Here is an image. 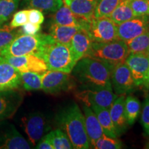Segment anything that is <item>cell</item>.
Masks as SVG:
<instances>
[{"instance_id":"cell-1","label":"cell","mask_w":149,"mask_h":149,"mask_svg":"<svg viewBox=\"0 0 149 149\" xmlns=\"http://www.w3.org/2000/svg\"><path fill=\"white\" fill-rule=\"evenodd\" d=\"M57 124L69 137L75 149L91 148L86 130L84 116L76 103L67 106L57 113Z\"/></svg>"},{"instance_id":"cell-2","label":"cell","mask_w":149,"mask_h":149,"mask_svg":"<svg viewBox=\"0 0 149 149\" xmlns=\"http://www.w3.org/2000/svg\"><path fill=\"white\" fill-rule=\"evenodd\" d=\"M113 68L95 59L85 57L76 63L72 74L81 86L108 87L111 85Z\"/></svg>"},{"instance_id":"cell-3","label":"cell","mask_w":149,"mask_h":149,"mask_svg":"<svg viewBox=\"0 0 149 149\" xmlns=\"http://www.w3.org/2000/svg\"><path fill=\"white\" fill-rule=\"evenodd\" d=\"M45 62L48 70L71 73L77 61L70 52L69 46L49 38L35 54Z\"/></svg>"},{"instance_id":"cell-4","label":"cell","mask_w":149,"mask_h":149,"mask_svg":"<svg viewBox=\"0 0 149 149\" xmlns=\"http://www.w3.org/2000/svg\"><path fill=\"white\" fill-rule=\"evenodd\" d=\"M129 54L125 42L117 40L109 42H93L86 57L102 61L113 68L117 65L125 62Z\"/></svg>"},{"instance_id":"cell-5","label":"cell","mask_w":149,"mask_h":149,"mask_svg":"<svg viewBox=\"0 0 149 149\" xmlns=\"http://www.w3.org/2000/svg\"><path fill=\"white\" fill-rule=\"evenodd\" d=\"M74 95L78 101L91 107L95 104L107 109H110L117 98L112 86L99 87L81 86L74 91Z\"/></svg>"},{"instance_id":"cell-6","label":"cell","mask_w":149,"mask_h":149,"mask_svg":"<svg viewBox=\"0 0 149 149\" xmlns=\"http://www.w3.org/2000/svg\"><path fill=\"white\" fill-rule=\"evenodd\" d=\"M48 38L49 34H19L0 53V56L19 57L28 54H35Z\"/></svg>"},{"instance_id":"cell-7","label":"cell","mask_w":149,"mask_h":149,"mask_svg":"<svg viewBox=\"0 0 149 149\" xmlns=\"http://www.w3.org/2000/svg\"><path fill=\"white\" fill-rule=\"evenodd\" d=\"M77 80L70 73L51 70L42 73V89L49 94L74 91L77 87Z\"/></svg>"},{"instance_id":"cell-8","label":"cell","mask_w":149,"mask_h":149,"mask_svg":"<svg viewBox=\"0 0 149 149\" xmlns=\"http://www.w3.org/2000/svg\"><path fill=\"white\" fill-rule=\"evenodd\" d=\"M83 30L86 31L95 42H109L119 40L117 25L109 17H95Z\"/></svg>"},{"instance_id":"cell-9","label":"cell","mask_w":149,"mask_h":149,"mask_svg":"<svg viewBox=\"0 0 149 149\" xmlns=\"http://www.w3.org/2000/svg\"><path fill=\"white\" fill-rule=\"evenodd\" d=\"M111 81L113 92L117 95L133 93L137 87L125 62L117 65L112 69Z\"/></svg>"},{"instance_id":"cell-10","label":"cell","mask_w":149,"mask_h":149,"mask_svg":"<svg viewBox=\"0 0 149 149\" xmlns=\"http://www.w3.org/2000/svg\"><path fill=\"white\" fill-rule=\"evenodd\" d=\"M0 61L8 63L19 72H34L42 74L48 70L45 62L35 54H28L19 57L0 56Z\"/></svg>"},{"instance_id":"cell-11","label":"cell","mask_w":149,"mask_h":149,"mask_svg":"<svg viewBox=\"0 0 149 149\" xmlns=\"http://www.w3.org/2000/svg\"><path fill=\"white\" fill-rule=\"evenodd\" d=\"M29 149V143L8 122H0V149Z\"/></svg>"},{"instance_id":"cell-12","label":"cell","mask_w":149,"mask_h":149,"mask_svg":"<svg viewBox=\"0 0 149 149\" xmlns=\"http://www.w3.org/2000/svg\"><path fill=\"white\" fill-rule=\"evenodd\" d=\"M25 132L33 145L42 139L51 129L46 117L42 113H33L23 118Z\"/></svg>"},{"instance_id":"cell-13","label":"cell","mask_w":149,"mask_h":149,"mask_svg":"<svg viewBox=\"0 0 149 149\" xmlns=\"http://www.w3.org/2000/svg\"><path fill=\"white\" fill-rule=\"evenodd\" d=\"M147 32H149V16L135 17L117 25L118 38L124 42Z\"/></svg>"},{"instance_id":"cell-14","label":"cell","mask_w":149,"mask_h":149,"mask_svg":"<svg viewBox=\"0 0 149 149\" xmlns=\"http://www.w3.org/2000/svg\"><path fill=\"white\" fill-rule=\"evenodd\" d=\"M131 72L136 86H142L144 78L149 70V55L148 53H130L125 60Z\"/></svg>"},{"instance_id":"cell-15","label":"cell","mask_w":149,"mask_h":149,"mask_svg":"<svg viewBox=\"0 0 149 149\" xmlns=\"http://www.w3.org/2000/svg\"><path fill=\"white\" fill-rule=\"evenodd\" d=\"M97 0H64L63 3L69 7L81 24V29L95 17Z\"/></svg>"},{"instance_id":"cell-16","label":"cell","mask_w":149,"mask_h":149,"mask_svg":"<svg viewBox=\"0 0 149 149\" xmlns=\"http://www.w3.org/2000/svg\"><path fill=\"white\" fill-rule=\"evenodd\" d=\"M22 102V95L15 90L0 91V122L12 116Z\"/></svg>"},{"instance_id":"cell-17","label":"cell","mask_w":149,"mask_h":149,"mask_svg":"<svg viewBox=\"0 0 149 149\" xmlns=\"http://www.w3.org/2000/svg\"><path fill=\"white\" fill-rule=\"evenodd\" d=\"M21 84L20 72L8 63L0 61V91L15 90Z\"/></svg>"},{"instance_id":"cell-18","label":"cell","mask_w":149,"mask_h":149,"mask_svg":"<svg viewBox=\"0 0 149 149\" xmlns=\"http://www.w3.org/2000/svg\"><path fill=\"white\" fill-rule=\"evenodd\" d=\"M93 40L86 31L79 29L72 37L69 44V48L74 60L77 61L85 57L90 51Z\"/></svg>"},{"instance_id":"cell-19","label":"cell","mask_w":149,"mask_h":149,"mask_svg":"<svg viewBox=\"0 0 149 149\" xmlns=\"http://www.w3.org/2000/svg\"><path fill=\"white\" fill-rule=\"evenodd\" d=\"M124 102L125 95H118L109 109L110 115L115 126L117 137L125 133L128 126L124 111Z\"/></svg>"},{"instance_id":"cell-20","label":"cell","mask_w":149,"mask_h":149,"mask_svg":"<svg viewBox=\"0 0 149 149\" xmlns=\"http://www.w3.org/2000/svg\"><path fill=\"white\" fill-rule=\"evenodd\" d=\"M82 109L84 116L86 130L90 141L91 148L95 141L104 135L103 130L96 115L91 107L83 104Z\"/></svg>"},{"instance_id":"cell-21","label":"cell","mask_w":149,"mask_h":149,"mask_svg":"<svg viewBox=\"0 0 149 149\" xmlns=\"http://www.w3.org/2000/svg\"><path fill=\"white\" fill-rule=\"evenodd\" d=\"M79 27L59 25L53 23L49 29V35L55 42L69 46L71 39L79 31Z\"/></svg>"},{"instance_id":"cell-22","label":"cell","mask_w":149,"mask_h":149,"mask_svg":"<svg viewBox=\"0 0 149 149\" xmlns=\"http://www.w3.org/2000/svg\"><path fill=\"white\" fill-rule=\"evenodd\" d=\"M91 108L97 117L104 135L113 137V138H117V135L115 126L112 121L111 115H110L109 110L99 107L97 105H95V104L91 106Z\"/></svg>"},{"instance_id":"cell-23","label":"cell","mask_w":149,"mask_h":149,"mask_svg":"<svg viewBox=\"0 0 149 149\" xmlns=\"http://www.w3.org/2000/svg\"><path fill=\"white\" fill-rule=\"evenodd\" d=\"M53 23L59 25L79 27L81 29L79 20L72 13L69 7L65 4H63L55 12L53 16Z\"/></svg>"},{"instance_id":"cell-24","label":"cell","mask_w":149,"mask_h":149,"mask_svg":"<svg viewBox=\"0 0 149 149\" xmlns=\"http://www.w3.org/2000/svg\"><path fill=\"white\" fill-rule=\"evenodd\" d=\"M131 0H121V1L109 16L117 25L135 17L130 6Z\"/></svg>"},{"instance_id":"cell-25","label":"cell","mask_w":149,"mask_h":149,"mask_svg":"<svg viewBox=\"0 0 149 149\" xmlns=\"http://www.w3.org/2000/svg\"><path fill=\"white\" fill-rule=\"evenodd\" d=\"M124 111L128 125H133L141 112V104L138 99L131 95L125 98Z\"/></svg>"},{"instance_id":"cell-26","label":"cell","mask_w":149,"mask_h":149,"mask_svg":"<svg viewBox=\"0 0 149 149\" xmlns=\"http://www.w3.org/2000/svg\"><path fill=\"white\" fill-rule=\"evenodd\" d=\"M130 53H148L149 48V32L125 42Z\"/></svg>"},{"instance_id":"cell-27","label":"cell","mask_w":149,"mask_h":149,"mask_svg":"<svg viewBox=\"0 0 149 149\" xmlns=\"http://www.w3.org/2000/svg\"><path fill=\"white\" fill-rule=\"evenodd\" d=\"M26 5L44 13H53L64 4L63 0H24Z\"/></svg>"},{"instance_id":"cell-28","label":"cell","mask_w":149,"mask_h":149,"mask_svg":"<svg viewBox=\"0 0 149 149\" xmlns=\"http://www.w3.org/2000/svg\"><path fill=\"white\" fill-rule=\"evenodd\" d=\"M53 144L54 149L74 148L68 135L61 129H56L46 134Z\"/></svg>"},{"instance_id":"cell-29","label":"cell","mask_w":149,"mask_h":149,"mask_svg":"<svg viewBox=\"0 0 149 149\" xmlns=\"http://www.w3.org/2000/svg\"><path fill=\"white\" fill-rule=\"evenodd\" d=\"M22 84L28 91H38L42 88V74L34 72H20Z\"/></svg>"},{"instance_id":"cell-30","label":"cell","mask_w":149,"mask_h":149,"mask_svg":"<svg viewBox=\"0 0 149 149\" xmlns=\"http://www.w3.org/2000/svg\"><path fill=\"white\" fill-rule=\"evenodd\" d=\"M20 0H0V26L7 22L18 8Z\"/></svg>"},{"instance_id":"cell-31","label":"cell","mask_w":149,"mask_h":149,"mask_svg":"<svg viewBox=\"0 0 149 149\" xmlns=\"http://www.w3.org/2000/svg\"><path fill=\"white\" fill-rule=\"evenodd\" d=\"M120 1L121 0H97L95 17H109Z\"/></svg>"},{"instance_id":"cell-32","label":"cell","mask_w":149,"mask_h":149,"mask_svg":"<svg viewBox=\"0 0 149 149\" xmlns=\"http://www.w3.org/2000/svg\"><path fill=\"white\" fill-rule=\"evenodd\" d=\"M122 148V144L117 138L104 135L99 138L93 145V148L96 149H120Z\"/></svg>"},{"instance_id":"cell-33","label":"cell","mask_w":149,"mask_h":149,"mask_svg":"<svg viewBox=\"0 0 149 149\" xmlns=\"http://www.w3.org/2000/svg\"><path fill=\"white\" fill-rule=\"evenodd\" d=\"M19 33L20 31H17L8 26L0 28V53L19 35Z\"/></svg>"},{"instance_id":"cell-34","label":"cell","mask_w":149,"mask_h":149,"mask_svg":"<svg viewBox=\"0 0 149 149\" xmlns=\"http://www.w3.org/2000/svg\"><path fill=\"white\" fill-rule=\"evenodd\" d=\"M130 6L135 17L149 16V0H131Z\"/></svg>"},{"instance_id":"cell-35","label":"cell","mask_w":149,"mask_h":149,"mask_svg":"<svg viewBox=\"0 0 149 149\" xmlns=\"http://www.w3.org/2000/svg\"><path fill=\"white\" fill-rule=\"evenodd\" d=\"M140 120L145 135L149 137V95L146 96L143 104Z\"/></svg>"},{"instance_id":"cell-36","label":"cell","mask_w":149,"mask_h":149,"mask_svg":"<svg viewBox=\"0 0 149 149\" xmlns=\"http://www.w3.org/2000/svg\"><path fill=\"white\" fill-rule=\"evenodd\" d=\"M28 13L29 10H22L15 13L11 20L10 26L13 29H17L18 27H22L26 24L29 22Z\"/></svg>"},{"instance_id":"cell-37","label":"cell","mask_w":149,"mask_h":149,"mask_svg":"<svg viewBox=\"0 0 149 149\" xmlns=\"http://www.w3.org/2000/svg\"><path fill=\"white\" fill-rule=\"evenodd\" d=\"M28 17L29 22L35 24L41 25L44 21V16L43 13L36 8H31L29 10Z\"/></svg>"},{"instance_id":"cell-38","label":"cell","mask_w":149,"mask_h":149,"mask_svg":"<svg viewBox=\"0 0 149 149\" xmlns=\"http://www.w3.org/2000/svg\"><path fill=\"white\" fill-rule=\"evenodd\" d=\"M41 30V25L40 24H35L31 23L28 22L22 26V29L20 30V32L23 34H26L30 35H34L38 33L39 31Z\"/></svg>"},{"instance_id":"cell-39","label":"cell","mask_w":149,"mask_h":149,"mask_svg":"<svg viewBox=\"0 0 149 149\" xmlns=\"http://www.w3.org/2000/svg\"><path fill=\"white\" fill-rule=\"evenodd\" d=\"M35 148L39 149H54L53 144L47 135H45L42 137V139L38 141V144H37Z\"/></svg>"},{"instance_id":"cell-40","label":"cell","mask_w":149,"mask_h":149,"mask_svg":"<svg viewBox=\"0 0 149 149\" xmlns=\"http://www.w3.org/2000/svg\"><path fill=\"white\" fill-rule=\"evenodd\" d=\"M142 87L144 88V91H146V92H148V91L149 90V70L148 72H147L146 77L144 78V82H143V84H142Z\"/></svg>"},{"instance_id":"cell-41","label":"cell","mask_w":149,"mask_h":149,"mask_svg":"<svg viewBox=\"0 0 149 149\" xmlns=\"http://www.w3.org/2000/svg\"><path fill=\"white\" fill-rule=\"evenodd\" d=\"M144 148H147V149H149V142L147 143V144L145 145L144 146Z\"/></svg>"},{"instance_id":"cell-42","label":"cell","mask_w":149,"mask_h":149,"mask_svg":"<svg viewBox=\"0 0 149 149\" xmlns=\"http://www.w3.org/2000/svg\"><path fill=\"white\" fill-rule=\"evenodd\" d=\"M148 54L149 55V48H148Z\"/></svg>"},{"instance_id":"cell-43","label":"cell","mask_w":149,"mask_h":149,"mask_svg":"<svg viewBox=\"0 0 149 149\" xmlns=\"http://www.w3.org/2000/svg\"><path fill=\"white\" fill-rule=\"evenodd\" d=\"M63 1H64V0H63Z\"/></svg>"}]
</instances>
